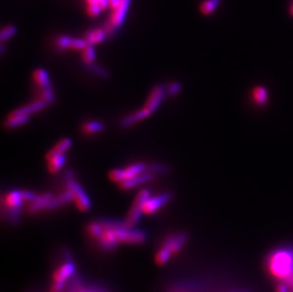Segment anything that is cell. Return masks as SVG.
I'll return each mask as SVG.
<instances>
[{"mask_svg":"<svg viewBox=\"0 0 293 292\" xmlns=\"http://www.w3.org/2000/svg\"><path fill=\"white\" fill-rule=\"evenodd\" d=\"M21 195H22V199L24 201H29V202H33L39 197L38 195L30 192V191H21Z\"/></svg>","mask_w":293,"mask_h":292,"instance_id":"35","label":"cell"},{"mask_svg":"<svg viewBox=\"0 0 293 292\" xmlns=\"http://www.w3.org/2000/svg\"><path fill=\"white\" fill-rule=\"evenodd\" d=\"M87 67L92 71L94 74L98 75L99 77L104 78V79H108V78L110 77V74H109V72H108L106 68H104V67H102L100 66H97L94 63L91 64V65L87 66Z\"/></svg>","mask_w":293,"mask_h":292,"instance_id":"29","label":"cell"},{"mask_svg":"<svg viewBox=\"0 0 293 292\" xmlns=\"http://www.w3.org/2000/svg\"><path fill=\"white\" fill-rule=\"evenodd\" d=\"M150 198H151V193L148 189H144L139 192L124 221V225L127 228H134L139 223L141 215H143L142 206Z\"/></svg>","mask_w":293,"mask_h":292,"instance_id":"3","label":"cell"},{"mask_svg":"<svg viewBox=\"0 0 293 292\" xmlns=\"http://www.w3.org/2000/svg\"><path fill=\"white\" fill-rule=\"evenodd\" d=\"M172 252L165 246L160 247V248L157 251L155 255V261L158 266H163L169 261L170 257L172 256Z\"/></svg>","mask_w":293,"mask_h":292,"instance_id":"24","label":"cell"},{"mask_svg":"<svg viewBox=\"0 0 293 292\" xmlns=\"http://www.w3.org/2000/svg\"><path fill=\"white\" fill-rule=\"evenodd\" d=\"M94 45L89 44L86 46L82 51V59L83 62L85 63L86 66L91 65L95 61V57H96V52H95V48Z\"/></svg>","mask_w":293,"mask_h":292,"instance_id":"26","label":"cell"},{"mask_svg":"<svg viewBox=\"0 0 293 292\" xmlns=\"http://www.w3.org/2000/svg\"><path fill=\"white\" fill-rule=\"evenodd\" d=\"M41 100L45 101L47 105H50V104L54 103L55 96H54L52 89L42 90V91H41Z\"/></svg>","mask_w":293,"mask_h":292,"instance_id":"32","label":"cell"},{"mask_svg":"<svg viewBox=\"0 0 293 292\" xmlns=\"http://www.w3.org/2000/svg\"><path fill=\"white\" fill-rule=\"evenodd\" d=\"M88 42L86 39H79V38H73L72 44H71V48L73 49H79L83 50L86 46H88Z\"/></svg>","mask_w":293,"mask_h":292,"instance_id":"34","label":"cell"},{"mask_svg":"<svg viewBox=\"0 0 293 292\" xmlns=\"http://www.w3.org/2000/svg\"><path fill=\"white\" fill-rule=\"evenodd\" d=\"M72 200H73V194L70 190H68L65 193H63L62 195H60L56 198H52V200H50L48 202V204L46 205L45 210L46 211L54 210V209H56L62 205H65Z\"/></svg>","mask_w":293,"mask_h":292,"instance_id":"17","label":"cell"},{"mask_svg":"<svg viewBox=\"0 0 293 292\" xmlns=\"http://www.w3.org/2000/svg\"><path fill=\"white\" fill-rule=\"evenodd\" d=\"M221 0H204L201 5V12L203 16L212 15L220 5Z\"/></svg>","mask_w":293,"mask_h":292,"instance_id":"23","label":"cell"},{"mask_svg":"<svg viewBox=\"0 0 293 292\" xmlns=\"http://www.w3.org/2000/svg\"><path fill=\"white\" fill-rule=\"evenodd\" d=\"M187 239H188L187 233H180V234L167 237L162 245L166 247L172 252V254H176L179 251H180L182 247L184 246Z\"/></svg>","mask_w":293,"mask_h":292,"instance_id":"13","label":"cell"},{"mask_svg":"<svg viewBox=\"0 0 293 292\" xmlns=\"http://www.w3.org/2000/svg\"><path fill=\"white\" fill-rule=\"evenodd\" d=\"M105 128V124L102 122H89L85 123L82 127V130L86 134H96L99 132H102Z\"/></svg>","mask_w":293,"mask_h":292,"instance_id":"25","label":"cell"},{"mask_svg":"<svg viewBox=\"0 0 293 292\" xmlns=\"http://www.w3.org/2000/svg\"><path fill=\"white\" fill-rule=\"evenodd\" d=\"M275 292H290L289 288L284 283H277L276 285V291Z\"/></svg>","mask_w":293,"mask_h":292,"instance_id":"36","label":"cell"},{"mask_svg":"<svg viewBox=\"0 0 293 292\" xmlns=\"http://www.w3.org/2000/svg\"><path fill=\"white\" fill-rule=\"evenodd\" d=\"M172 200V194L164 193L148 199L142 206L143 215H152Z\"/></svg>","mask_w":293,"mask_h":292,"instance_id":"10","label":"cell"},{"mask_svg":"<svg viewBox=\"0 0 293 292\" xmlns=\"http://www.w3.org/2000/svg\"><path fill=\"white\" fill-rule=\"evenodd\" d=\"M114 231L119 244H142L146 240V233L141 230L127 228L124 222L114 221Z\"/></svg>","mask_w":293,"mask_h":292,"instance_id":"2","label":"cell"},{"mask_svg":"<svg viewBox=\"0 0 293 292\" xmlns=\"http://www.w3.org/2000/svg\"><path fill=\"white\" fill-rule=\"evenodd\" d=\"M108 36V31H106L105 28L101 29H94L90 30L86 33L85 39L87 40L88 44L90 45H96L99 43H102L105 41Z\"/></svg>","mask_w":293,"mask_h":292,"instance_id":"16","label":"cell"},{"mask_svg":"<svg viewBox=\"0 0 293 292\" xmlns=\"http://www.w3.org/2000/svg\"><path fill=\"white\" fill-rule=\"evenodd\" d=\"M67 186L68 190H70L73 194V201L75 202L78 209L81 212H88L91 207V202L81 185L73 179L67 180Z\"/></svg>","mask_w":293,"mask_h":292,"instance_id":"8","label":"cell"},{"mask_svg":"<svg viewBox=\"0 0 293 292\" xmlns=\"http://www.w3.org/2000/svg\"><path fill=\"white\" fill-rule=\"evenodd\" d=\"M147 171L152 172L154 174H161V175H168L171 173L170 167L161 163L147 164Z\"/></svg>","mask_w":293,"mask_h":292,"instance_id":"27","label":"cell"},{"mask_svg":"<svg viewBox=\"0 0 293 292\" xmlns=\"http://www.w3.org/2000/svg\"><path fill=\"white\" fill-rule=\"evenodd\" d=\"M16 31H17V29L15 26H7V27L3 28L1 30V33H0L1 42L3 43L4 41H6V40L10 39L11 37H13L16 34Z\"/></svg>","mask_w":293,"mask_h":292,"instance_id":"30","label":"cell"},{"mask_svg":"<svg viewBox=\"0 0 293 292\" xmlns=\"http://www.w3.org/2000/svg\"><path fill=\"white\" fill-rule=\"evenodd\" d=\"M73 38L69 36H60L56 39V46L60 49H67V48H71V44H72Z\"/></svg>","mask_w":293,"mask_h":292,"instance_id":"31","label":"cell"},{"mask_svg":"<svg viewBox=\"0 0 293 292\" xmlns=\"http://www.w3.org/2000/svg\"><path fill=\"white\" fill-rule=\"evenodd\" d=\"M121 3H122V0H110V8L114 10V9L118 8Z\"/></svg>","mask_w":293,"mask_h":292,"instance_id":"38","label":"cell"},{"mask_svg":"<svg viewBox=\"0 0 293 292\" xmlns=\"http://www.w3.org/2000/svg\"><path fill=\"white\" fill-rule=\"evenodd\" d=\"M147 171V164L139 162L132 164L125 169H113L109 171L108 178L111 181L116 183H122L127 180H130L139 174Z\"/></svg>","mask_w":293,"mask_h":292,"instance_id":"4","label":"cell"},{"mask_svg":"<svg viewBox=\"0 0 293 292\" xmlns=\"http://www.w3.org/2000/svg\"><path fill=\"white\" fill-rule=\"evenodd\" d=\"M291 13H292V15L293 16V4L292 5V7H291Z\"/></svg>","mask_w":293,"mask_h":292,"instance_id":"42","label":"cell"},{"mask_svg":"<svg viewBox=\"0 0 293 292\" xmlns=\"http://www.w3.org/2000/svg\"><path fill=\"white\" fill-rule=\"evenodd\" d=\"M3 53H4V45L2 44L1 45V54H3Z\"/></svg>","mask_w":293,"mask_h":292,"instance_id":"41","label":"cell"},{"mask_svg":"<svg viewBox=\"0 0 293 292\" xmlns=\"http://www.w3.org/2000/svg\"><path fill=\"white\" fill-rule=\"evenodd\" d=\"M265 268L276 283H286L293 275V247L274 248L267 255Z\"/></svg>","mask_w":293,"mask_h":292,"instance_id":"1","label":"cell"},{"mask_svg":"<svg viewBox=\"0 0 293 292\" xmlns=\"http://www.w3.org/2000/svg\"><path fill=\"white\" fill-rule=\"evenodd\" d=\"M33 80L36 83V85L42 90H48V89H52L48 74L45 69L43 68H37L33 71Z\"/></svg>","mask_w":293,"mask_h":292,"instance_id":"19","label":"cell"},{"mask_svg":"<svg viewBox=\"0 0 293 292\" xmlns=\"http://www.w3.org/2000/svg\"><path fill=\"white\" fill-rule=\"evenodd\" d=\"M155 179V174L152 172H149V171H145L141 174H139L138 176L130 179V180H127L124 182L120 183V188L124 191L126 190H130V189H133V188H136L139 185L145 184L147 182H150L152 181Z\"/></svg>","mask_w":293,"mask_h":292,"instance_id":"11","label":"cell"},{"mask_svg":"<svg viewBox=\"0 0 293 292\" xmlns=\"http://www.w3.org/2000/svg\"><path fill=\"white\" fill-rule=\"evenodd\" d=\"M98 2H99V0H87L88 4H95V3H98Z\"/></svg>","mask_w":293,"mask_h":292,"instance_id":"40","label":"cell"},{"mask_svg":"<svg viewBox=\"0 0 293 292\" xmlns=\"http://www.w3.org/2000/svg\"><path fill=\"white\" fill-rule=\"evenodd\" d=\"M252 99H253L254 103L261 108L267 106V104L269 102L268 90L262 86H258V87L254 88V90H252Z\"/></svg>","mask_w":293,"mask_h":292,"instance_id":"20","label":"cell"},{"mask_svg":"<svg viewBox=\"0 0 293 292\" xmlns=\"http://www.w3.org/2000/svg\"><path fill=\"white\" fill-rule=\"evenodd\" d=\"M130 3L131 0H122L120 6L113 10V13L110 16L108 24L106 25V27H104L106 31H108V35H114L120 30L127 15Z\"/></svg>","mask_w":293,"mask_h":292,"instance_id":"5","label":"cell"},{"mask_svg":"<svg viewBox=\"0 0 293 292\" xmlns=\"http://www.w3.org/2000/svg\"><path fill=\"white\" fill-rule=\"evenodd\" d=\"M72 145V140L71 138H65L61 139L53 148H51L46 154V159L48 161L51 158H53L56 156L64 155L65 152H67Z\"/></svg>","mask_w":293,"mask_h":292,"instance_id":"15","label":"cell"},{"mask_svg":"<svg viewBox=\"0 0 293 292\" xmlns=\"http://www.w3.org/2000/svg\"><path fill=\"white\" fill-rule=\"evenodd\" d=\"M65 162H66V157L64 155L56 156L50 160H48L47 170L50 174H56L61 170Z\"/></svg>","mask_w":293,"mask_h":292,"instance_id":"22","label":"cell"},{"mask_svg":"<svg viewBox=\"0 0 293 292\" xmlns=\"http://www.w3.org/2000/svg\"></svg>","mask_w":293,"mask_h":292,"instance_id":"43","label":"cell"},{"mask_svg":"<svg viewBox=\"0 0 293 292\" xmlns=\"http://www.w3.org/2000/svg\"><path fill=\"white\" fill-rule=\"evenodd\" d=\"M23 201L21 191H12L2 200V207H7L9 219L13 224H16L19 221Z\"/></svg>","mask_w":293,"mask_h":292,"instance_id":"6","label":"cell"},{"mask_svg":"<svg viewBox=\"0 0 293 292\" xmlns=\"http://www.w3.org/2000/svg\"><path fill=\"white\" fill-rule=\"evenodd\" d=\"M53 196L51 193H46L42 196H39L37 198V200H34L33 202H31L30 206L28 207L29 212L31 214H35L38 213L42 210L46 209V205L48 204V202L52 200Z\"/></svg>","mask_w":293,"mask_h":292,"instance_id":"18","label":"cell"},{"mask_svg":"<svg viewBox=\"0 0 293 292\" xmlns=\"http://www.w3.org/2000/svg\"><path fill=\"white\" fill-rule=\"evenodd\" d=\"M150 115H151V113L146 108H143L133 114H130L128 116L124 117L120 122V125L124 128L130 127V126L134 125L135 123H139L140 121L148 118Z\"/></svg>","mask_w":293,"mask_h":292,"instance_id":"14","label":"cell"},{"mask_svg":"<svg viewBox=\"0 0 293 292\" xmlns=\"http://www.w3.org/2000/svg\"><path fill=\"white\" fill-rule=\"evenodd\" d=\"M284 284L287 285V287L289 288L290 292H293V275L286 283H284Z\"/></svg>","mask_w":293,"mask_h":292,"instance_id":"39","label":"cell"},{"mask_svg":"<svg viewBox=\"0 0 293 292\" xmlns=\"http://www.w3.org/2000/svg\"><path fill=\"white\" fill-rule=\"evenodd\" d=\"M98 3L103 10H106L108 7H110V0H99Z\"/></svg>","mask_w":293,"mask_h":292,"instance_id":"37","label":"cell"},{"mask_svg":"<svg viewBox=\"0 0 293 292\" xmlns=\"http://www.w3.org/2000/svg\"><path fill=\"white\" fill-rule=\"evenodd\" d=\"M75 271V267L72 263L68 262L63 264L61 267H59L52 275V280L53 284L51 286L50 292H60L64 288L65 283L67 280L71 276Z\"/></svg>","mask_w":293,"mask_h":292,"instance_id":"7","label":"cell"},{"mask_svg":"<svg viewBox=\"0 0 293 292\" xmlns=\"http://www.w3.org/2000/svg\"><path fill=\"white\" fill-rule=\"evenodd\" d=\"M47 104L43 100H39V101H35L31 104H29L27 106H24L22 108H17L16 110L12 111L8 117H16V116H30L33 113L39 112L41 110H43L44 108H46Z\"/></svg>","mask_w":293,"mask_h":292,"instance_id":"12","label":"cell"},{"mask_svg":"<svg viewBox=\"0 0 293 292\" xmlns=\"http://www.w3.org/2000/svg\"><path fill=\"white\" fill-rule=\"evenodd\" d=\"M30 116H16V117H8L4 123V126L7 129H13L22 125H25L30 122Z\"/></svg>","mask_w":293,"mask_h":292,"instance_id":"21","label":"cell"},{"mask_svg":"<svg viewBox=\"0 0 293 292\" xmlns=\"http://www.w3.org/2000/svg\"><path fill=\"white\" fill-rule=\"evenodd\" d=\"M165 96H167L166 95V87L163 85L156 86L152 90V91L150 92V95L147 99V102H146L144 108H146L151 114L154 113L155 111L161 105Z\"/></svg>","mask_w":293,"mask_h":292,"instance_id":"9","label":"cell"},{"mask_svg":"<svg viewBox=\"0 0 293 292\" xmlns=\"http://www.w3.org/2000/svg\"><path fill=\"white\" fill-rule=\"evenodd\" d=\"M102 11H103V9H102V7L98 3L88 4L87 13H88V15L90 16V17H96V16H99L102 13Z\"/></svg>","mask_w":293,"mask_h":292,"instance_id":"33","label":"cell"},{"mask_svg":"<svg viewBox=\"0 0 293 292\" xmlns=\"http://www.w3.org/2000/svg\"><path fill=\"white\" fill-rule=\"evenodd\" d=\"M182 90V85L180 82H172L166 87V95L168 97H175Z\"/></svg>","mask_w":293,"mask_h":292,"instance_id":"28","label":"cell"}]
</instances>
